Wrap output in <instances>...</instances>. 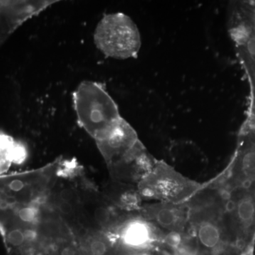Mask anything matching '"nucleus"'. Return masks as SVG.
<instances>
[{"mask_svg": "<svg viewBox=\"0 0 255 255\" xmlns=\"http://www.w3.org/2000/svg\"><path fill=\"white\" fill-rule=\"evenodd\" d=\"M73 102L78 123L95 141L122 118L117 104L98 82L80 83L74 92Z\"/></svg>", "mask_w": 255, "mask_h": 255, "instance_id": "f257e3e1", "label": "nucleus"}, {"mask_svg": "<svg viewBox=\"0 0 255 255\" xmlns=\"http://www.w3.org/2000/svg\"><path fill=\"white\" fill-rule=\"evenodd\" d=\"M94 39L97 48L109 58H136L141 37L131 18L123 13L106 14L96 27Z\"/></svg>", "mask_w": 255, "mask_h": 255, "instance_id": "f03ea898", "label": "nucleus"}, {"mask_svg": "<svg viewBox=\"0 0 255 255\" xmlns=\"http://www.w3.org/2000/svg\"><path fill=\"white\" fill-rule=\"evenodd\" d=\"M203 186L179 173L166 162L157 160L150 173L136 187L142 200L183 204L195 195Z\"/></svg>", "mask_w": 255, "mask_h": 255, "instance_id": "7ed1b4c3", "label": "nucleus"}, {"mask_svg": "<svg viewBox=\"0 0 255 255\" xmlns=\"http://www.w3.org/2000/svg\"><path fill=\"white\" fill-rule=\"evenodd\" d=\"M224 220L234 246L251 255L255 241V191L245 187L225 189Z\"/></svg>", "mask_w": 255, "mask_h": 255, "instance_id": "20e7f679", "label": "nucleus"}, {"mask_svg": "<svg viewBox=\"0 0 255 255\" xmlns=\"http://www.w3.org/2000/svg\"><path fill=\"white\" fill-rule=\"evenodd\" d=\"M105 232L116 244L130 251H149L163 243L166 233L137 213H122Z\"/></svg>", "mask_w": 255, "mask_h": 255, "instance_id": "39448f33", "label": "nucleus"}, {"mask_svg": "<svg viewBox=\"0 0 255 255\" xmlns=\"http://www.w3.org/2000/svg\"><path fill=\"white\" fill-rule=\"evenodd\" d=\"M138 213L164 233L190 234L189 209L187 202L142 204Z\"/></svg>", "mask_w": 255, "mask_h": 255, "instance_id": "423d86ee", "label": "nucleus"}, {"mask_svg": "<svg viewBox=\"0 0 255 255\" xmlns=\"http://www.w3.org/2000/svg\"><path fill=\"white\" fill-rule=\"evenodd\" d=\"M156 162L157 159L139 141L122 158L108 167L114 182L137 187L138 183L150 173Z\"/></svg>", "mask_w": 255, "mask_h": 255, "instance_id": "0eeeda50", "label": "nucleus"}, {"mask_svg": "<svg viewBox=\"0 0 255 255\" xmlns=\"http://www.w3.org/2000/svg\"><path fill=\"white\" fill-rule=\"evenodd\" d=\"M139 141L136 132L122 117L96 143L109 167L122 158Z\"/></svg>", "mask_w": 255, "mask_h": 255, "instance_id": "6e6552de", "label": "nucleus"}, {"mask_svg": "<svg viewBox=\"0 0 255 255\" xmlns=\"http://www.w3.org/2000/svg\"><path fill=\"white\" fill-rule=\"evenodd\" d=\"M50 4V1H0V46L28 18Z\"/></svg>", "mask_w": 255, "mask_h": 255, "instance_id": "1a4fd4ad", "label": "nucleus"}, {"mask_svg": "<svg viewBox=\"0 0 255 255\" xmlns=\"http://www.w3.org/2000/svg\"><path fill=\"white\" fill-rule=\"evenodd\" d=\"M83 255H115L117 244L108 233L98 228H85L74 234Z\"/></svg>", "mask_w": 255, "mask_h": 255, "instance_id": "9d476101", "label": "nucleus"}, {"mask_svg": "<svg viewBox=\"0 0 255 255\" xmlns=\"http://www.w3.org/2000/svg\"><path fill=\"white\" fill-rule=\"evenodd\" d=\"M27 157V150L21 142L0 132V174L5 173L12 164H21Z\"/></svg>", "mask_w": 255, "mask_h": 255, "instance_id": "9b49d317", "label": "nucleus"}, {"mask_svg": "<svg viewBox=\"0 0 255 255\" xmlns=\"http://www.w3.org/2000/svg\"><path fill=\"white\" fill-rule=\"evenodd\" d=\"M50 255H83L79 249L75 238H67L56 242Z\"/></svg>", "mask_w": 255, "mask_h": 255, "instance_id": "f8f14e48", "label": "nucleus"}, {"mask_svg": "<svg viewBox=\"0 0 255 255\" xmlns=\"http://www.w3.org/2000/svg\"><path fill=\"white\" fill-rule=\"evenodd\" d=\"M246 43L248 53L253 56H255V36L250 37Z\"/></svg>", "mask_w": 255, "mask_h": 255, "instance_id": "ddd939ff", "label": "nucleus"}, {"mask_svg": "<svg viewBox=\"0 0 255 255\" xmlns=\"http://www.w3.org/2000/svg\"><path fill=\"white\" fill-rule=\"evenodd\" d=\"M126 249V248H125ZM127 251L128 255H154L149 253L148 251H130V250L126 249Z\"/></svg>", "mask_w": 255, "mask_h": 255, "instance_id": "4468645a", "label": "nucleus"}, {"mask_svg": "<svg viewBox=\"0 0 255 255\" xmlns=\"http://www.w3.org/2000/svg\"><path fill=\"white\" fill-rule=\"evenodd\" d=\"M253 18H254V21L255 22V9L254 10V12H253Z\"/></svg>", "mask_w": 255, "mask_h": 255, "instance_id": "2eb2a0df", "label": "nucleus"}]
</instances>
